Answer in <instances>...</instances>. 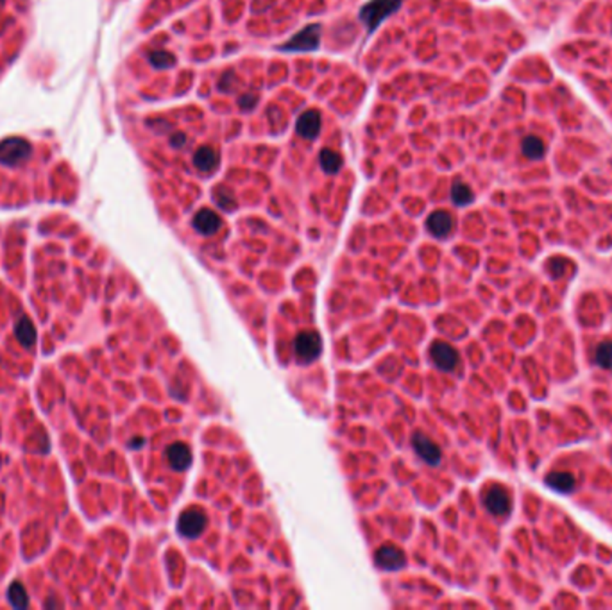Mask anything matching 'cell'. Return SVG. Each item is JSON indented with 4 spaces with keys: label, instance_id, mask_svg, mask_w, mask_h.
Returning <instances> with one entry per match:
<instances>
[{
    "label": "cell",
    "instance_id": "1",
    "mask_svg": "<svg viewBox=\"0 0 612 610\" xmlns=\"http://www.w3.org/2000/svg\"><path fill=\"white\" fill-rule=\"evenodd\" d=\"M399 6H401V0H372L360 9V18L369 31H374L385 18L398 11Z\"/></svg>",
    "mask_w": 612,
    "mask_h": 610
},
{
    "label": "cell",
    "instance_id": "2",
    "mask_svg": "<svg viewBox=\"0 0 612 610\" xmlns=\"http://www.w3.org/2000/svg\"><path fill=\"white\" fill-rule=\"evenodd\" d=\"M321 339L315 331H301L294 340L295 358L301 364H312L321 355Z\"/></svg>",
    "mask_w": 612,
    "mask_h": 610
},
{
    "label": "cell",
    "instance_id": "3",
    "mask_svg": "<svg viewBox=\"0 0 612 610\" xmlns=\"http://www.w3.org/2000/svg\"><path fill=\"white\" fill-rule=\"evenodd\" d=\"M321 40V27L317 23L308 25L306 29H303L301 32L292 38V40L286 41L282 47V50H292V52H306V50H315Z\"/></svg>",
    "mask_w": 612,
    "mask_h": 610
},
{
    "label": "cell",
    "instance_id": "4",
    "mask_svg": "<svg viewBox=\"0 0 612 610\" xmlns=\"http://www.w3.org/2000/svg\"><path fill=\"white\" fill-rule=\"evenodd\" d=\"M206 516L201 510H187L179 516L178 530L187 539H196L204 532Z\"/></svg>",
    "mask_w": 612,
    "mask_h": 610
},
{
    "label": "cell",
    "instance_id": "5",
    "mask_svg": "<svg viewBox=\"0 0 612 610\" xmlns=\"http://www.w3.org/2000/svg\"><path fill=\"white\" fill-rule=\"evenodd\" d=\"M430 358L435 364V367H439L444 372H450L456 367L458 364V355H456L455 349L446 342H435L432 348H430Z\"/></svg>",
    "mask_w": 612,
    "mask_h": 610
},
{
    "label": "cell",
    "instance_id": "6",
    "mask_svg": "<svg viewBox=\"0 0 612 610\" xmlns=\"http://www.w3.org/2000/svg\"><path fill=\"white\" fill-rule=\"evenodd\" d=\"M412 445H414L416 453L419 454L421 459L425 460L428 465H439V463H441V456H443L441 448H439L434 441H430L425 433H416L414 439H412Z\"/></svg>",
    "mask_w": 612,
    "mask_h": 610
},
{
    "label": "cell",
    "instance_id": "7",
    "mask_svg": "<svg viewBox=\"0 0 612 610\" xmlns=\"http://www.w3.org/2000/svg\"><path fill=\"white\" fill-rule=\"evenodd\" d=\"M483 503H485L489 512L494 514V516H505L510 510V496L503 487L494 485L485 492Z\"/></svg>",
    "mask_w": 612,
    "mask_h": 610
},
{
    "label": "cell",
    "instance_id": "8",
    "mask_svg": "<svg viewBox=\"0 0 612 610\" xmlns=\"http://www.w3.org/2000/svg\"><path fill=\"white\" fill-rule=\"evenodd\" d=\"M376 566L381 567L383 571H394V569H401L405 564H407V558L405 555L401 553V549H398L396 546H381L378 549L374 557Z\"/></svg>",
    "mask_w": 612,
    "mask_h": 610
},
{
    "label": "cell",
    "instance_id": "9",
    "mask_svg": "<svg viewBox=\"0 0 612 610\" xmlns=\"http://www.w3.org/2000/svg\"><path fill=\"white\" fill-rule=\"evenodd\" d=\"M167 460H169L170 467L176 471H184L192 462V451L183 442H174L167 448Z\"/></svg>",
    "mask_w": 612,
    "mask_h": 610
},
{
    "label": "cell",
    "instance_id": "10",
    "mask_svg": "<svg viewBox=\"0 0 612 610\" xmlns=\"http://www.w3.org/2000/svg\"><path fill=\"white\" fill-rule=\"evenodd\" d=\"M193 227H196L197 233H201V235H215V233L219 231L220 227V218L219 215L211 211V209H201V211H197L196 217H193Z\"/></svg>",
    "mask_w": 612,
    "mask_h": 610
},
{
    "label": "cell",
    "instance_id": "11",
    "mask_svg": "<svg viewBox=\"0 0 612 610\" xmlns=\"http://www.w3.org/2000/svg\"><path fill=\"white\" fill-rule=\"evenodd\" d=\"M426 227L428 231L432 233L437 238H446L453 229V218L447 211H435L434 215H430L428 220H426Z\"/></svg>",
    "mask_w": 612,
    "mask_h": 610
},
{
    "label": "cell",
    "instance_id": "12",
    "mask_svg": "<svg viewBox=\"0 0 612 610\" xmlns=\"http://www.w3.org/2000/svg\"><path fill=\"white\" fill-rule=\"evenodd\" d=\"M297 133L299 136H303L304 140H313L317 138L319 129H321V116H319L317 112H306L304 115L299 116V120H297Z\"/></svg>",
    "mask_w": 612,
    "mask_h": 610
},
{
    "label": "cell",
    "instance_id": "13",
    "mask_svg": "<svg viewBox=\"0 0 612 610\" xmlns=\"http://www.w3.org/2000/svg\"><path fill=\"white\" fill-rule=\"evenodd\" d=\"M219 152L211 147H202L193 154V165L201 170V172H206V174L213 172L219 167Z\"/></svg>",
    "mask_w": 612,
    "mask_h": 610
},
{
    "label": "cell",
    "instance_id": "14",
    "mask_svg": "<svg viewBox=\"0 0 612 610\" xmlns=\"http://www.w3.org/2000/svg\"><path fill=\"white\" fill-rule=\"evenodd\" d=\"M546 483L553 490H559L562 494H568V492H571L575 489V476H573L571 472L557 471L546 476Z\"/></svg>",
    "mask_w": 612,
    "mask_h": 610
},
{
    "label": "cell",
    "instance_id": "15",
    "mask_svg": "<svg viewBox=\"0 0 612 610\" xmlns=\"http://www.w3.org/2000/svg\"><path fill=\"white\" fill-rule=\"evenodd\" d=\"M521 151H523V156L528 160H541L545 156V143L541 138L537 136H527V138L521 142Z\"/></svg>",
    "mask_w": 612,
    "mask_h": 610
},
{
    "label": "cell",
    "instance_id": "16",
    "mask_svg": "<svg viewBox=\"0 0 612 610\" xmlns=\"http://www.w3.org/2000/svg\"><path fill=\"white\" fill-rule=\"evenodd\" d=\"M321 167L328 174H337L342 169V156L335 151H322L321 152Z\"/></svg>",
    "mask_w": 612,
    "mask_h": 610
},
{
    "label": "cell",
    "instance_id": "17",
    "mask_svg": "<svg viewBox=\"0 0 612 610\" xmlns=\"http://www.w3.org/2000/svg\"><path fill=\"white\" fill-rule=\"evenodd\" d=\"M27 152V145L20 140H13V142H8L4 143L2 147H0V158L2 160H8V161H13L18 160L20 156H23Z\"/></svg>",
    "mask_w": 612,
    "mask_h": 610
},
{
    "label": "cell",
    "instance_id": "18",
    "mask_svg": "<svg viewBox=\"0 0 612 610\" xmlns=\"http://www.w3.org/2000/svg\"><path fill=\"white\" fill-rule=\"evenodd\" d=\"M452 199H453V202H455V204L465 206V204H469V202H473L474 196H473V192H471V188L467 187V185L461 183V181H456V183L453 185V188H452Z\"/></svg>",
    "mask_w": 612,
    "mask_h": 610
},
{
    "label": "cell",
    "instance_id": "19",
    "mask_svg": "<svg viewBox=\"0 0 612 610\" xmlns=\"http://www.w3.org/2000/svg\"><path fill=\"white\" fill-rule=\"evenodd\" d=\"M17 337L18 340L25 346V348H31L32 344L36 342V330L34 326L29 321H20V324L17 326Z\"/></svg>",
    "mask_w": 612,
    "mask_h": 610
},
{
    "label": "cell",
    "instance_id": "20",
    "mask_svg": "<svg viewBox=\"0 0 612 610\" xmlns=\"http://www.w3.org/2000/svg\"><path fill=\"white\" fill-rule=\"evenodd\" d=\"M596 364L602 369L612 370V342H602L596 348Z\"/></svg>",
    "mask_w": 612,
    "mask_h": 610
},
{
    "label": "cell",
    "instance_id": "21",
    "mask_svg": "<svg viewBox=\"0 0 612 610\" xmlns=\"http://www.w3.org/2000/svg\"><path fill=\"white\" fill-rule=\"evenodd\" d=\"M8 596H9V602L14 609H23L27 605V594L23 591V587L20 584H13L11 587L8 589Z\"/></svg>",
    "mask_w": 612,
    "mask_h": 610
},
{
    "label": "cell",
    "instance_id": "22",
    "mask_svg": "<svg viewBox=\"0 0 612 610\" xmlns=\"http://www.w3.org/2000/svg\"><path fill=\"white\" fill-rule=\"evenodd\" d=\"M151 63L158 68H170L176 61H174V56H172V54L160 50V52L151 54Z\"/></svg>",
    "mask_w": 612,
    "mask_h": 610
},
{
    "label": "cell",
    "instance_id": "23",
    "mask_svg": "<svg viewBox=\"0 0 612 610\" xmlns=\"http://www.w3.org/2000/svg\"><path fill=\"white\" fill-rule=\"evenodd\" d=\"M215 199H217V204L222 209H226V211L235 208V197L228 190H219V192L215 193Z\"/></svg>",
    "mask_w": 612,
    "mask_h": 610
},
{
    "label": "cell",
    "instance_id": "24",
    "mask_svg": "<svg viewBox=\"0 0 612 610\" xmlns=\"http://www.w3.org/2000/svg\"><path fill=\"white\" fill-rule=\"evenodd\" d=\"M255 101H256V95L246 94L244 97H240V106L244 107V109H247L249 106H253V103H255Z\"/></svg>",
    "mask_w": 612,
    "mask_h": 610
},
{
    "label": "cell",
    "instance_id": "25",
    "mask_svg": "<svg viewBox=\"0 0 612 610\" xmlns=\"http://www.w3.org/2000/svg\"><path fill=\"white\" fill-rule=\"evenodd\" d=\"M170 142L174 143V145H183V143H184V136H183V134L176 133V134H172V140H170Z\"/></svg>",
    "mask_w": 612,
    "mask_h": 610
}]
</instances>
